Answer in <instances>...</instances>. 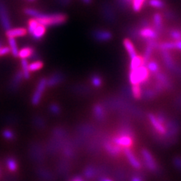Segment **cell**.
<instances>
[{"mask_svg":"<svg viewBox=\"0 0 181 181\" xmlns=\"http://www.w3.org/2000/svg\"><path fill=\"white\" fill-rule=\"evenodd\" d=\"M67 16L62 14H43L39 12V14L35 19L37 20L40 24L44 26H51L63 24L67 20Z\"/></svg>","mask_w":181,"mask_h":181,"instance_id":"obj_1","label":"cell"},{"mask_svg":"<svg viewBox=\"0 0 181 181\" xmlns=\"http://www.w3.org/2000/svg\"><path fill=\"white\" fill-rule=\"evenodd\" d=\"M148 77L149 71L144 65L140 66L136 70L130 71L129 75V79L132 85L145 83L148 79Z\"/></svg>","mask_w":181,"mask_h":181,"instance_id":"obj_2","label":"cell"},{"mask_svg":"<svg viewBox=\"0 0 181 181\" xmlns=\"http://www.w3.org/2000/svg\"><path fill=\"white\" fill-rule=\"evenodd\" d=\"M105 139H103L101 136H97L94 138L92 141L89 142L87 145V152L90 154L95 155L100 151L101 147Z\"/></svg>","mask_w":181,"mask_h":181,"instance_id":"obj_3","label":"cell"},{"mask_svg":"<svg viewBox=\"0 0 181 181\" xmlns=\"http://www.w3.org/2000/svg\"><path fill=\"white\" fill-rule=\"evenodd\" d=\"M140 36L146 39L148 41L152 40H156L158 36V32L155 28H152L149 26H145L140 30Z\"/></svg>","mask_w":181,"mask_h":181,"instance_id":"obj_4","label":"cell"},{"mask_svg":"<svg viewBox=\"0 0 181 181\" xmlns=\"http://www.w3.org/2000/svg\"><path fill=\"white\" fill-rule=\"evenodd\" d=\"M148 119L151 122L152 126L154 127L155 132H156L157 134L160 135H162V136L164 135L166 132V128L164 125H163L158 121L156 115L150 113L148 115Z\"/></svg>","mask_w":181,"mask_h":181,"instance_id":"obj_5","label":"cell"},{"mask_svg":"<svg viewBox=\"0 0 181 181\" xmlns=\"http://www.w3.org/2000/svg\"><path fill=\"white\" fill-rule=\"evenodd\" d=\"M47 85V81L45 79H42L40 81L39 83H38L36 90L35 93L33 95L32 97V103L34 105H38L41 99L42 95L44 91L45 90L46 86Z\"/></svg>","mask_w":181,"mask_h":181,"instance_id":"obj_6","label":"cell"},{"mask_svg":"<svg viewBox=\"0 0 181 181\" xmlns=\"http://www.w3.org/2000/svg\"><path fill=\"white\" fill-rule=\"evenodd\" d=\"M103 146L105 148L107 152L109 155H111V156H118L121 152V146L113 143V142L109 141V140H105V141L103 142Z\"/></svg>","mask_w":181,"mask_h":181,"instance_id":"obj_7","label":"cell"},{"mask_svg":"<svg viewBox=\"0 0 181 181\" xmlns=\"http://www.w3.org/2000/svg\"><path fill=\"white\" fill-rule=\"evenodd\" d=\"M111 142L119 146L124 148H129L133 143L132 137L127 136H119V135L113 137L111 140Z\"/></svg>","mask_w":181,"mask_h":181,"instance_id":"obj_8","label":"cell"},{"mask_svg":"<svg viewBox=\"0 0 181 181\" xmlns=\"http://www.w3.org/2000/svg\"><path fill=\"white\" fill-rule=\"evenodd\" d=\"M97 170V178H108L109 176H110L113 170H112L110 166L106 164H101L99 165L97 167H96Z\"/></svg>","mask_w":181,"mask_h":181,"instance_id":"obj_9","label":"cell"},{"mask_svg":"<svg viewBox=\"0 0 181 181\" xmlns=\"http://www.w3.org/2000/svg\"><path fill=\"white\" fill-rule=\"evenodd\" d=\"M93 36L96 40L99 42H105L110 40L112 38V34L110 32L104 30H96L93 32Z\"/></svg>","mask_w":181,"mask_h":181,"instance_id":"obj_10","label":"cell"},{"mask_svg":"<svg viewBox=\"0 0 181 181\" xmlns=\"http://www.w3.org/2000/svg\"><path fill=\"white\" fill-rule=\"evenodd\" d=\"M124 151L125 154H126L127 160H129V163H130L132 166L137 169H140L141 165H140L138 160H137L136 158L135 157V156L131 150H129L128 148H125L124 149Z\"/></svg>","mask_w":181,"mask_h":181,"instance_id":"obj_11","label":"cell"},{"mask_svg":"<svg viewBox=\"0 0 181 181\" xmlns=\"http://www.w3.org/2000/svg\"><path fill=\"white\" fill-rule=\"evenodd\" d=\"M116 181H127V174L124 168L118 166L113 170L112 172Z\"/></svg>","mask_w":181,"mask_h":181,"instance_id":"obj_12","label":"cell"},{"mask_svg":"<svg viewBox=\"0 0 181 181\" xmlns=\"http://www.w3.org/2000/svg\"><path fill=\"white\" fill-rule=\"evenodd\" d=\"M27 33V30L24 28H18L8 29L6 31V36L8 38H15L17 37L24 36Z\"/></svg>","mask_w":181,"mask_h":181,"instance_id":"obj_13","label":"cell"},{"mask_svg":"<svg viewBox=\"0 0 181 181\" xmlns=\"http://www.w3.org/2000/svg\"><path fill=\"white\" fill-rule=\"evenodd\" d=\"M124 47L126 48L127 53H128V55L129 56V57L132 58H134L135 57H136L137 55V52L136 51V49H135V47L133 44V43L132 42V41L129 39H127V38H126V39H124Z\"/></svg>","mask_w":181,"mask_h":181,"instance_id":"obj_14","label":"cell"},{"mask_svg":"<svg viewBox=\"0 0 181 181\" xmlns=\"http://www.w3.org/2000/svg\"><path fill=\"white\" fill-rule=\"evenodd\" d=\"M0 19H1V22L5 28H9L10 24L8 16H7V14L4 6L1 4H0Z\"/></svg>","mask_w":181,"mask_h":181,"instance_id":"obj_15","label":"cell"},{"mask_svg":"<svg viewBox=\"0 0 181 181\" xmlns=\"http://www.w3.org/2000/svg\"><path fill=\"white\" fill-rule=\"evenodd\" d=\"M144 65V61L143 57H140L139 55H137L136 57L132 58L129 69H130V71H135L136 70L137 68H139L140 66Z\"/></svg>","mask_w":181,"mask_h":181,"instance_id":"obj_16","label":"cell"},{"mask_svg":"<svg viewBox=\"0 0 181 181\" xmlns=\"http://www.w3.org/2000/svg\"><path fill=\"white\" fill-rule=\"evenodd\" d=\"M84 176L87 179H93L97 177V170L96 167L92 165H89L84 170Z\"/></svg>","mask_w":181,"mask_h":181,"instance_id":"obj_17","label":"cell"},{"mask_svg":"<svg viewBox=\"0 0 181 181\" xmlns=\"http://www.w3.org/2000/svg\"><path fill=\"white\" fill-rule=\"evenodd\" d=\"M93 113L97 120H103L105 118V111H104V109L100 104H97L94 106Z\"/></svg>","mask_w":181,"mask_h":181,"instance_id":"obj_18","label":"cell"},{"mask_svg":"<svg viewBox=\"0 0 181 181\" xmlns=\"http://www.w3.org/2000/svg\"><path fill=\"white\" fill-rule=\"evenodd\" d=\"M46 32V26L42 24H38V26L36 28L34 31L32 33V37L35 39H40Z\"/></svg>","mask_w":181,"mask_h":181,"instance_id":"obj_19","label":"cell"},{"mask_svg":"<svg viewBox=\"0 0 181 181\" xmlns=\"http://www.w3.org/2000/svg\"><path fill=\"white\" fill-rule=\"evenodd\" d=\"M153 22H154V28L156 29L157 31H159V30L162 28V17L160 13H156V14L154 15Z\"/></svg>","mask_w":181,"mask_h":181,"instance_id":"obj_20","label":"cell"},{"mask_svg":"<svg viewBox=\"0 0 181 181\" xmlns=\"http://www.w3.org/2000/svg\"><path fill=\"white\" fill-rule=\"evenodd\" d=\"M33 54V49L30 47L22 48L18 52V57L22 59H26Z\"/></svg>","mask_w":181,"mask_h":181,"instance_id":"obj_21","label":"cell"},{"mask_svg":"<svg viewBox=\"0 0 181 181\" xmlns=\"http://www.w3.org/2000/svg\"><path fill=\"white\" fill-rule=\"evenodd\" d=\"M147 63V68L148 69L149 72L156 74L158 72H159L160 67L156 61L155 60H149Z\"/></svg>","mask_w":181,"mask_h":181,"instance_id":"obj_22","label":"cell"},{"mask_svg":"<svg viewBox=\"0 0 181 181\" xmlns=\"http://www.w3.org/2000/svg\"><path fill=\"white\" fill-rule=\"evenodd\" d=\"M162 55H163V58L166 63V65L169 68H171L173 67V61L172 59L171 55H170V52L169 50H162Z\"/></svg>","mask_w":181,"mask_h":181,"instance_id":"obj_23","label":"cell"},{"mask_svg":"<svg viewBox=\"0 0 181 181\" xmlns=\"http://www.w3.org/2000/svg\"><path fill=\"white\" fill-rule=\"evenodd\" d=\"M9 44L10 46V49H11V52L12 55L14 56L15 57H18V49H17L16 41L15 38H9Z\"/></svg>","mask_w":181,"mask_h":181,"instance_id":"obj_24","label":"cell"},{"mask_svg":"<svg viewBox=\"0 0 181 181\" xmlns=\"http://www.w3.org/2000/svg\"><path fill=\"white\" fill-rule=\"evenodd\" d=\"M132 94L134 97L136 99H139L142 97V91L140 85H134L132 87Z\"/></svg>","mask_w":181,"mask_h":181,"instance_id":"obj_25","label":"cell"},{"mask_svg":"<svg viewBox=\"0 0 181 181\" xmlns=\"http://www.w3.org/2000/svg\"><path fill=\"white\" fill-rule=\"evenodd\" d=\"M91 82L95 87H100L102 85V77L98 74H94L91 76Z\"/></svg>","mask_w":181,"mask_h":181,"instance_id":"obj_26","label":"cell"},{"mask_svg":"<svg viewBox=\"0 0 181 181\" xmlns=\"http://www.w3.org/2000/svg\"><path fill=\"white\" fill-rule=\"evenodd\" d=\"M22 70H23V75L25 79H29L30 77V71L28 68V63L26 59H22L21 61Z\"/></svg>","mask_w":181,"mask_h":181,"instance_id":"obj_27","label":"cell"},{"mask_svg":"<svg viewBox=\"0 0 181 181\" xmlns=\"http://www.w3.org/2000/svg\"><path fill=\"white\" fill-rule=\"evenodd\" d=\"M58 169L61 174L65 175L67 174L68 172L69 171L70 169V165L68 162L65 161H62L59 163V166H58Z\"/></svg>","mask_w":181,"mask_h":181,"instance_id":"obj_28","label":"cell"},{"mask_svg":"<svg viewBox=\"0 0 181 181\" xmlns=\"http://www.w3.org/2000/svg\"><path fill=\"white\" fill-rule=\"evenodd\" d=\"M43 67V63L41 61H36V62L32 63L28 65L29 71L31 72H34V71L40 70Z\"/></svg>","mask_w":181,"mask_h":181,"instance_id":"obj_29","label":"cell"},{"mask_svg":"<svg viewBox=\"0 0 181 181\" xmlns=\"http://www.w3.org/2000/svg\"><path fill=\"white\" fill-rule=\"evenodd\" d=\"M142 156L144 158V162H155V160L152 154L148 151L147 150L144 149L142 150Z\"/></svg>","mask_w":181,"mask_h":181,"instance_id":"obj_30","label":"cell"},{"mask_svg":"<svg viewBox=\"0 0 181 181\" xmlns=\"http://www.w3.org/2000/svg\"><path fill=\"white\" fill-rule=\"evenodd\" d=\"M145 0H133L132 1V7L135 12H139L143 6Z\"/></svg>","mask_w":181,"mask_h":181,"instance_id":"obj_31","label":"cell"},{"mask_svg":"<svg viewBox=\"0 0 181 181\" xmlns=\"http://www.w3.org/2000/svg\"><path fill=\"white\" fill-rule=\"evenodd\" d=\"M7 166L9 170L12 172L16 171L17 169V163L16 160L12 158H9L7 160Z\"/></svg>","mask_w":181,"mask_h":181,"instance_id":"obj_32","label":"cell"},{"mask_svg":"<svg viewBox=\"0 0 181 181\" xmlns=\"http://www.w3.org/2000/svg\"><path fill=\"white\" fill-rule=\"evenodd\" d=\"M39 23L37 21L36 19H31L28 22V31L30 34L34 31V29L38 26Z\"/></svg>","mask_w":181,"mask_h":181,"instance_id":"obj_33","label":"cell"},{"mask_svg":"<svg viewBox=\"0 0 181 181\" xmlns=\"http://www.w3.org/2000/svg\"><path fill=\"white\" fill-rule=\"evenodd\" d=\"M149 4L150 6L156 8H162L164 6V3L162 0H150Z\"/></svg>","mask_w":181,"mask_h":181,"instance_id":"obj_34","label":"cell"},{"mask_svg":"<svg viewBox=\"0 0 181 181\" xmlns=\"http://www.w3.org/2000/svg\"><path fill=\"white\" fill-rule=\"evenodd\" d=\"M170 36L172 39L174 40L175 41L177 40H181V32L179 30H173L170 32Z\"/></svg>","mask_w":181,"mask_h":181,"instance_id":"obj_35","label":"cell"},{"mask_svg":"<svg viewBox=\"0 0 181 181\" xmlns=\"http://www.w3.org/2000/svg\"><path fill=\"white\" fill-rule=\"evenodd\" d=\"M61 79H62V76H61L60 75H55L54 77L50 79V80L49 81H47V84L50 86L55 85L56 84H57L60 82L61 81Z\"/></svg>","mask_w":181,"mask_h":181,"instance_id":"obj_36","label":"cell"},{"mask_svg":"<svg viewBox=\"0 0 181 181\" xmlns=\"http://www.w3.org/2000/svg\"><path fill=\"white\" fill-rule=\"evenodd\" d=\"M173 164L178 170H181V157L176 156L173 159Z\"/></svg>","mask_w":181,"mask_h":181,"instance_id":"obj_37","label":"cell"},{"mask_svg":"<svg viewBox=\"0 0 181 181\" xmlns=\"http://www.w3.org/2000/svg\"><path fill=\"white\" fill-rule=\"evenodd\" d=\"M11 52V49L9 47H1L0 49V56H4L8 55Z\"/></svg>","mask_w":181,"mask_h":181,"instance_id":"obj_38","label":"cell"},{"mask_svg":"<svg viewBox=\"0 0 181 181\" xmlns=\"http://www.w3.org/2000/svg\"><path fill=\"white\" fill-rule=\"evenodd\" d=\"M3 136H4V137H6L7 139H12L13 137H14V134L12 133V132L9 131V130H4L3 132Z\"/></svg>","mask_w":181,"mask_h":181,"instance_id":"obj_39","label":"cell"},{"mask_svg":"<svg viewBox=\"0 0 181 181\" xmlns=\"http://www.w3.org/2000/svg\"><path fill=\"white\" fill-rule=\"evenodd\" d=\"M174 49L181 50V40L174 41Z\"/></svg>","mask_w":181,"mask_h":181,"instance_id":"obj_40","label":"cell"},{"mask_svg":"<svg viewBox=\"0 0 181 181\" xmlns=\"http://www.w3.org/2000/svg\"><path fill=\"white\" fill-rule=\"evenodd\" d=\"M50 110L54 113H58L59 112V108L56 105H52L50 107Z\"/></svg>","mask_w":181,"mask_h":181,"instance_id":"obj_41","label":"cell"},{"mask_svg":"<svg viewBox=\"0 0 181 181\" xmlns=\"http://www.w3.org/2000/svg\"><path fill=\"white\" fill-rule=\"evenodd\" d=\"M144 179L142 178H140L139 177H136V176H132L131 178V181H144Z\"/></svg>","mask_w":181,"mask_h":181,"instance_id":"obj_42","label":"cell"},{"mask_svg":"<svg viewBox=\"0 0 181 181\" xmlns=\"http://www.w3.org/2000/svg\"><path fill=\"white\" fill-rule=\"evenodd\" d=\"M70 181H85V180L80 177H76L75 178H72V179H71Z\"/></svg>","mask_w":181,"mask_h":181,"instance_id":"obj_43","label":"cell"},{"mask_svg":"<svg viewBox=\"0 0 181 181\" xmlns=\"http://www.w3.org/2000/svg\"><path fill=\"white\" fill-rule=\"evenodd\" d=\"M97 181H111L108 178H97Z\"/></svg>","mask_w":181,"mask_h":181,"instance_id":"obj_44","label":"cell"},{"mask_svg":"<svg viewBox=\"0 0 181 181\" xmlns=\"http://www.w3.org/2000/svg\"><path fill=\"white\" fill-rule=\"evenodd\" d=\"M1 44H0V49H1Z\"/></svg>","mask_w":181,"mask_h":181,"instance_id":"obj_45","label":"cell"},{"mask_svg":"<svg viewBox=\"0 0 181 181\" xmlns=\"http://www.w3.org/2000/svg\"><path fill=\"white\" fill-rule=\"evenodd\" d=\"M30 1H32V0H30Z\"/></svg>","mask_w":181,"mask_h":181,"instance_id":"obj_46","label":"cell"}]
</instances>
